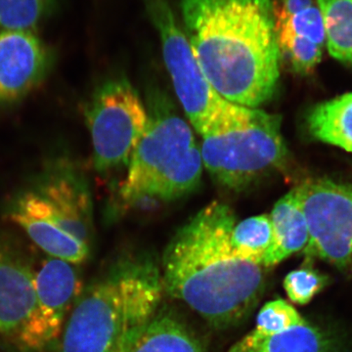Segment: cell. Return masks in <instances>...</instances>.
I'll use <instances>...</instances> for the list:
<instances>
[{
    "label": "cell",
    "instance_id": "obj_2",
    "mask_svg": "<svg viewBox=\"0 0 352 352\" xmlns=\"http://www.w3.org/2000/svg\"><path fill=\"white\" fill-rule=\"evenodd\" d=\"M232 208L212 201L175 233L164 251L168 295L219 329L241 323L263 293V267L238 258L231 245Z\"/></svg>",
    "mask_w": 352,
    "mask_h": 352
},
{
    "label": "cell",
    "instance_id": "obj_23",
    "mask_svg": "<svg viewBox=\"0 0 352 352\" xmlns=\"http://www.w3.org/2000/svg\"><path fill=\"white\" fill-rule=\"evenodd\" d=\"M276 31L291 32L323 47L326 43L325 25L320 10L312 6L295 15L275 16Z\"/></svg>",
    "mask_w": 352,
    "mask_h": 352
},
{
    "label": "cell",
    "instance_id": "obj_7",
    "mask_svg": "<svg viewBox=\"0 0 352 352\" xmlns=\"http://www.w3.org/2000/svg\"><path fill=\"white\" fill-rule=\"evenodd\" d=\"M143 3L159 34L164 65L176 96L192 126L203 136L231 102L222 98L204 75L168 0H143Z\"/></svg>",
    "mask_w": 352,
    "mask_h": 352
},
{
    "label": "cell",
    "instance_id": "obj_10",
    "mask_svg": "<svg viewBox=\"0 0 352 352\" xmlns=\"http://www.w3.org/2000/svg\"><path fill=\"white\" fill-rule=\"evenodd\" d=\"M25 186L41 198L66 232L90 247L91 195L87 178L71 157L47 160Z\"/></svg>",
    "mask_w": 352,
    "mask_h": 352
},
{
    "label": "cell",
    "instance_id": "obj_17",
    "mask_svg": "<svg viewBox=\"0 0 352 352\" xmlns=\"http://www.w3.org/2000/svg\"><path fill=\"white\" fill-rule=\"evenodd\" d=\"M305 324L302 315L286 300H271L259 310L254 330L236 342L228 352H256L270 338Z\"/></svg>",
    "mask_w": 352,
    "mask_h": 352
},
{
    "label": "cell",
    "instance_id": "obj_4",
    "mask_svg": "<svg viewBox=\"0 0 352 352\" xmlns=\"http://www.w3.org/2000/svg\"><path fill=\"white\" fill-rule=\"evenodd\" d=\"M203 166L191 127L168 101L157 99L120 186V199L131 208L141 201L177 200L198 187Z\"/></svg>",
    "mask_w": 352,
    "mask_h": 352
},
{
    "label": "cell",
    "instance_id": "obj_8",
    "mask_svg": "<svg viewBox=\"0 0 352 352\" xmlns=\"http://www.w3.org/2000/svg\"><path fill=\"white\" fill-rule=\"evenodd\" d=\"M309 228L308 256L336 264L352 259V186L307 180L296 187Z\"/></svg>",
    "mask_w": 352,
    "mask_h": 352
},
{
    "label": "cell",
    "instance_id": "obj_20",
    "mask_svg": "<svg viewBox=\"0 0 352 352\" xmlns=\"http://www.w3.org/2000/svg\"><path fill=\"white\" fill-rule=\"evenodd\" d=\"M59 0H0V30H34L56 10Z\"/></svg>",
    "mask_w": 352,
    "mask_h": 352
},
{
    "label": "cell",
    "instance_id": "obj_9",
    "mask_svg": "<svg viewBox=\"0 0 352 352\" xmlns=\"http://www.w3.org/2000/svg\"><path fill=\"white\" fill-rule=\"evenodd\" d=\"M34 273L21 254L0 244V335L25 351L39 352L53 340L39 308Z\"/></svg>",
    "mask_w": 352,
    "mask_h": 352
},
{
    "label": "cell",
    "instance_id": "obj_22",
    "mask_svg": "<svg viewBox=\"0 0 352 352\" xmlns=\"http://www.w3.org/2000/svg\"><path fill=\"white\" fill-rule=\"evenodd\" d=\"M276 36L280 54L288 59L298 73H310L320 63L322 46L288 32L276 31Z\"/></svg>",
    "mask_w": 352,
    "mask_h": 352
},
{
    "label": "cell",
    "instance_id": "obj_5",
    "mask_svg": "<svg viewBox=\"0 0 352 352\" xmlns=\"http://www.w3.org/2000/svg\"><path fill=\"white\" fill-rule=\"evenodd\" d=\"M204 166L217 184L242 191L284 163L281 117L231 103L201 136Z\"/></svg>",
    "mask_w": 352,
    "mask_h": 352
},
{
    "label": "cell",
    "instance_id": "obj_18",
    "mask_svg": "<svg viewBox=\"0 0 352 352\" xmlns=\"http://www.w3.org/2000/svg\"><path fill=\"white\" fill-rule=\"evenodd\" d=\"M231 245L238 258L261 266L275 243L270 214L248 217L234 226Z\"/></svg>",
    "mask_w": 352,
    "mask_h": 352
},
{
    "label": "cell",
    "instance_id": "obj_25",
    "mask_svg": "<svg viewBox=\"0 0 352 352\" xmlns=\"http://www.w3.org/2000/svg\"><path fill=\"white\" fill-rule=\"evenodd\" d=\"M314 2L312 0H282L281 2H274V15L275 16H288L295 15L307 10L312 7Z\"/></svg>",
    "mask_w": 352,
    "mask_h": 352
},
{
    "label": "cell",
    "instance_id": "obj_3",
    "mask_svg": "<svg viewBox=\"0 0 352 352\" xmlns=\"http://www.w3.org/2000/svg\"><path fill=\"white\" fill-rule=\"evenodd\" d=\"M160 268L148 258H127L82 292L63 329L60 352H111L160 310Z\"/></svg>",
    "mask_w": 352,
    "mask_h": 352
},
{
    "label": "cell",
    "instance_id": "obj_19",
    "mask_svg": "<svg viewBox=\"0 0 352 352\" xmlns=\"http://www.w3.org/2000/svg\"><path fill=\"white\" fill-rule=\"evenodd\" d=\"M331 56L352 66V0H317Z\"/></svg>",
    "mask_w": 352,
    "mask_h": 352
},
{
    "label": "cell",
    "instance_id": "obj_6",
    "mask_svg": "<svg viewBox=\"0 0 352 352\" xmlns=\"http://www.w3.org/2000/svg\"><path fill=\"white\" fill-rule=\"evenodd\" d=\"M94 150V166L101 175L129 168L144 133L148 112L126 78L106 80L95 89L85 109Z\"/></svg>",
    "mask_w": 352,
    "mask_h": 352
},
{
    "label": "cell",
    "instance_id": "obj_15",
    "mask_svg": "<svg viewBox=\"0 0 352 352\" xmlns=\"http://www.w3.org/2000/svg\"><path fill=\"white\" fill-rule=\"evenodd\" d=\"M275 243L264 259L263 267L277 265L284 259L307 248L309 228L296 188L277 201L271 212Z\"/></svg>",
    "mask_w": 352,
    "mask_h": 352
},
{
    "label": "cell",
    "instance_id": "obj_13",
    "mask_svg": "<svg viewBox=\"0 0 352 352\" xmlns=\"http://www.w3.org/2000/svg\"><path fill=\"white\" fill-rule=\"evenodd\" d=\"M75 264L50 258L34 273V287L41 314L53 342L63 331L74 305L82 292V283Z\"/></svg>",
    "mask_w": 352,
    "mask_h": 352
},
{
    "label": "cell",
    "instance_id": "obj_14",
    "mask_svg": "<svg viewBox=\"0 0 352 352\" xmlns=\"http://www.w3.org/2000/svg\"><path fill=\"white\" fill-rule=\"evenodd\" d=\"M111 352H205V349L184 322L162 308Z\"/></svg>",
    "mask_w": 352,
    "mask_h": 352
},
{
    "label": "cell",
    "instance_id": "obj_21",
    "mask_svg": "<svg viewBox=\"0 0 352 352\" xmlns=\"http://www.w3.org/2000/svg\"><path fill=\"white\" fill-rule=\"evenodd\" d=\"M256 352H333V346L323 333L307 323L270 338Z\"/></svg>",
    "mask_w": 352,
    "mask_h": 352
},
{
    "label": "cell",
    "instance_id": "obj_12",
    "mask_svg": "<svg viewBox=\"0 0 352 352\" xmlns=\"http://www.w3.org/2000/svg\"><path fill=\"white\" fill-rule=\"evenodd\" d=\"M4 212L9 220L21 227L50 258L75 265L88 258L89 245L53 221L38 197L25 185L9 197Z\"/></svg>",
    "mask_w": 352,
    "mask_h": 352
},
{
    "label": "cell",
    "instance_id": "obj_1",
    "mask_svg": "<svg viewBox=\"0 0 352 352\" xmlns=\"http://www.w3.org/2000/svg\"><path fill=\"white\" fill-rule=\"evenodd\" d=\"M274 0H180L184 32L199 66L226 100L258 108L280 76Z\"/></svg>",
    "mask_w": 352,
    "mask_h": 352
},
{
    "label": "cell",
    "instance_id": "obj_16",
    "mask_svg": "<svg viewBox=\"0 0 352 352\" xmlns=\"http://www.w3.org/2000/svg\"><path fill=\"white\" fill-rule=\"evenodd\" d=\"M307 124L315 138L352 152V92L315 106Z\"/></svg>",
    "mask_w": 352,
    "mask_h": 352
},
{
    "label": "cell",
    "instance_id": "obj_11",
    "mask_svg": "<svg viewBox=\"0 0 352 352\" xmlns=\"http://www.w3.org/2000/svg\"><path fill=\"white\" fill-rule=\"evenodd\" d=\"M54 62L52 47L34 30H0V108L38 89Z\"/></svg>",
    "mask_w": 352,
    "mask_h": 352
},
{
    "label": "cell",
    "instance_id": "obj_24",
    "mask_svg": "<svg viewBox=\"0 0 352 352\" xmlns=\"http://www.w3.org/2000/svg\"><path fill=\"white\" fill-rule=\"evenodd\" d=\"M326 283L325 278L309 268L292 271L284 279V289L289 300L296 305L309 302Z\"/></svg>",
    "mask_w": 352,
    "mask_h": 352
}]
</instances>
